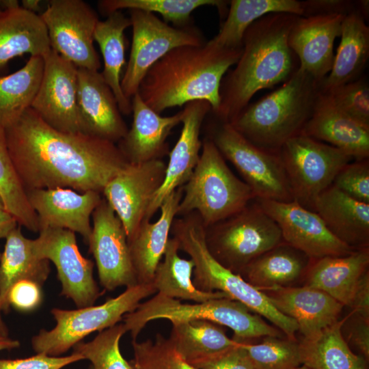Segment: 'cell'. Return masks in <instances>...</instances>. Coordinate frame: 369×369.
Returning <instances> with one entry per match:
<instances>
[{
	"label": "cell",
	"mask_w": 369,
	"mask_h": 369,
	"mask_svg": "<svg viewBox=\"0 0 369 369\" xmlns=\"http://www.w3.org/2000/svg\"><path fill=\"white\" fill-rule=\"evenodd\" d=\"M5 131L10 159L26 191L68 188L102 193L129 163L115 144L58 131L31 107Z\"/></svg>",
	"instance_id": "6da1fadb"
},
{
	"label": "cell",
	"mask_w": 369,
	"mask_h": 369,
	"mask_svg": "<svg viewBox=\"0 0 369 369\" xmlns=\"http://www.w3.org/2000/svg\"><path fill=\"white\" fill-rule=\"evenodd\" d=\"M298 17L271 13L247 29L241 57L221 81L219 108L210 111L217 119L231 123L256 92L285 82L298 69L297 58L288 43Z\"/></svg>",
	"instance_id": "7a4b0ae2"
},
{
	"label": "cell",
	"mask_w": 369,
	"mask_h": 369,
	"mask_svg": "<svg viewBox=\"0 0 369 369\" xmlns=\"http://www.w3.org/2000/svg\"><path fill=\"white\" fill-rule=\"evenodd\" d=\"M243 47L220 46L211 40L201 45L175 48L152 65L143 78L137 93L152 110H164L204 100L217 111L221 81L235 65Z\"/></svg>",
	"instance_id": "3957f363"
},
{
	"label": "cell",
	"mask_w": 369,
	"mask_h": 369,
	"mask_svg": "<svg viewBox=\"0 0 369 369\" xmlns=\"http://www.w3.org/2000/svg\"><path fill=\"white\" fill-rule=\"evenodd\" d=\"M320 92V82L299 67L279 87L249 104L230 123L256 146L278 153L299 135Z\"/></svg>",
	"instance_id": "277c9868"
},
{
	"label": "cell",
	"mask_w": 369,
	"mask_h": 369,
	"mask_svg": "<svg viewBox=\"0 0 369 369\" xmlns=\"http://www.w3.org/2000/svg\"><path fill=\"white\" fill-rule=\"evenodd\" d=\"M171 234L177 241L179 250L193 262L192 280L198 290L224 293L270 321L286 337L297 340L298 326L292 319L278 311L262 291L224 267L212 256L205 241V227L196 213L176 217Z\"/></svg>",
	"instance_id": "5b68a950"
},
{
	"label": "cell",
	"mask_w": 369,
	"mask_h": 369,
	"mask_svg": "<svg viewBox=\"0 0 369 369\" xmlns=\"http://www.w3.org/2000/svg\"><path fill=\"white\" fill-rule=\"evenodd\" d=\"M156 319H167L170 322L193 319L212 321L231 329L234 332L233 339L239 342L268 336H284L282 331L268 324L262 316L230 298L183 303L180 300L156 293L126 314L122 323L134 340L149 322Z\"/></svg>",
	"instance_id": "8992f818"
},
{
	"label": "cell",
	"mask_w": 369,
	"mask_h": 369,
	"mask_svg": "<svg viewBox=\"0 0 369 369\" xmlns=\"http://www.w3.org/2000/svg\"><path fill=\"white\" fill-rule=\"evenodd\" d=\"M182 189L177 217L195 212L205 228L237 213L255 199L209 138L202 141L199 161Z\"/></svg>",
	"instance_id": "52a82bcc"
},
{
	"label": "cell",
	"mask_w": 369,
	"mask_h": 369,
	"mask_svg": "<svg viewBox=\"0 0 369 369\" xmlns=\"http://www.w3.org/2000/svg\"><path fill=\"white\" fill-rule=\"evenodd\" d=\"M155 292L152 284H138L100 305L76 310L53 308L51 312L56 325L51 330L41 329L32 338L31 346L37 354L60 356L90 333L118 324Z\"/></svg>",
	"instance_id": "ba28073f"
},
{
	"label": "cell",
	"mask_w": 369,
	"mask_h": 369,
	"mask_svg": "<svg viewBox=\"0 0 369 369\" xmlns=\"http://www.w3.org/2000/svg\"><path fill=\"white\" fill-rule=\"evenodd\" d=\"M205 241L212 256L234 273L283 243L277 223L256 203L205 228Z\"/></svg>",
	"instance_id": "9c48e42d"
},
{
	"label": "cell",
	"mask_w": 369,
	"mask_h": 369,
	"mask_svg": "<svg viewBox=\"0 0 369 369\" xmlns=\"http://www.w3.org/2000/svg\"><path fill=\"white\" fill-rule=\"evenodd\" d=\"M278 154L293 200L313 211L318 195L353 159L328 144L301 134L286 141Z\"/></svg>",
	"instance_id": "30bf717a"
},
{
	"label": "cell",
	"mask_w": 369,
	"mask_h": 369,
	"mask_svg": "<svg viewBox=\"0 0 369 369\" xmlns=\"http://www.w3.org/2000/svg\"><path fill=\"white\" fill-rule=\"evenodd\" d=\"M217 120L219 122L208 138L223 158L235 167L255 199L293 200L279 154L256 146L229 122Z\"/></svg>",
	"instance_id": "8fae6325"
},
{
	"label": "cell",
	"mask_w": 369,
	"mask_h": 369,
	"mask_svg": "<svg viewBox=\"0 0 369 369\" xmlns=\"http://www.w3.org/2000/svg\"><path fill=\"white\" fill-rule=\"evenodd\" d=\"M133 38L129 59L121 79L124 96L131 100L150 68L171 50L183 45L206 42L199 30L191 26L176 27L154 14L129 10Z\"/></svg>",
	"instance_id": "7c38bea8"
},
{
	"label": "cell",
	"mask_w": 369,
	"mask_h": 369,
	"mask_svg": "<svg viewBox=\"0 0 369 369\" xmlns=\"http://www.w3.org/2000/svg\"><path fill=\"white\" fill-rule=\"evenodd\" d=\"M39 16L51 49L77 68L98 71L100 62L93 42L99 19L89 4L82 0H52Z\"/></svg>",
	"instance_id": "4fadbf2b"
},
{
	"label": "cell",
	"mask_w": 369,
	"mask_h": 369,
	"mask_svg": "<svg viewBox=\"0 0 369 369\" xmlns=\"http://www.w3.org/2000/svg\"><path fill=\"white\" fill-rule=\"evenodd\" d=\"M32 249L38 258L55 265L61 295L71 299L77 308L95 303L101 292L94 278V262L81 254L74 232L59 228L42 230L32 240Z\"/></svg>",
	"instance_id": "5bb4252c"
},
{
	"label": "cell",
	"mask_w": 369,
	"mask_h": 369,
	"mask_svg": "<svg viewBox=\"0 0 369 369\" xmlns=\"http://www.w3.org/2000/svg\"><path fill=\"white\" fill-rule=\"evenodd\" d=\"M256 200L259 207L277 223L283 241L311 260L346 256L356 250L336 238L315 211L307 209L295 200Z\"/></svg>",
	"instance_id": "9a60e30c"
},
{
	"label": "cell",
	"mask_w": 369,
	"mask_h": 369,
	"mask_svg": "<svg viewBox=\"0 0 369 369\" xmlns=\"http://www.w3.org/2000/svg\"><path fill=\"white\" fill-rule=\"evenodd\" d=\"M90 252L96 262L101 286L107 290L138 284L124 228L103 197L92 213Z\"/></svg>",
	"instance_id": "2e32d148"
},
{
	"label": "cell",
	"mask_w": 369,
	"mask_h": 369,
	"mask_svg": "<svg viewBox=\"0 0 369 369\" xmlns=\"http://www.w3.org/2000/svg\"><path fill=\"white\" fill-rule=\"evenodd\" d=\"M43 59V74L31 108L58 131L82 133L77 106L78 68L53 49Z\"/></svg>",
	"instance_id": "e0dca14e"
},
{
	"label": "cell",
	"mask_w": 369,
	"mask_h": 369,
	"mask_svg": "<svg viewBox=\"0 0 369 369\" xmlns=\"http://www.w3.org/2000/svg\"><path fill=\"white\" fill-rule=\"evenodd\" d=\"M166 166L162 159L128 163L105 187L102 195L121 221L127 239L144 219L163 182Z\"/></svg>",
	"instance_id": "ac0fdd59"
},
{
	"label": "cell",
	"mask_w": 369,
	"mask_h": 369,
	"mask_svg": "<svg viewBox=\"0 0 369 369\" xmlns=\"http://www.w3.org/2000/svg\"><path fill=\"white\" fill-rule=\"evenodd\" d=\"M26 192L38 217L39 232L46 228L66 229L80 234L88 244L92 229L90 217L102 199L101 193H79L68 188Z\"/></svg>",
	"instance_id": "d6986e66"
},
{
	"label": "cell",
	"mask_w": 369,
	"mask_h": 369,
	"mask_svg": "<svg viewBox=\"0 0 369 369\" xmlns=\"http://www.w3.org/2000/svg\"><path fill=\"white\" fill-rule=\"evenodd\" d=\"M77 106L81 133L114 144L128 130L101 72L78 68Z\"/></svg>",
	"instance_id": "ffe728a7"
},
{
	"label": "cell",
	"mask_w": 369,
	"mask_h": 369,
	"mask_svg": "<svg viewBox=\"0 0 369 369\" xmlns=\"http://www.w3.org/2000/svg\"><path fill=\"white\" fill-rule=\"evenodd\" d=\"M210 111V104L204 100L191 101L184 105L180 137L169 152L163 182L152 200L144 219L150 221L164 200L183 187L190 178L202 147L200 138L201 127Z\"/></svg>",
	"instance_id": "44dd1931"
},
{
	"label": "cell",
	"mask_w": 369,
	"mask_h": 369,
	"mask_svg": "<svg viewBox=\"0 0 369 369\" xmlns=\"http://www.w3.org/2000/svg\"><path fill=\"white\" fill-rule=\"evenodd\" d=\"M344 16H299L289 33L288 43L299 61V68L320 83L331 69L333 44L340 36Z\"/></svg>",
	"instance_id": "7402d4cb"
},
{
	"label": "cell",
	"mask_w": 369,
	"mask_h": 369,
	"mask_svg": "<svg viewBox=\"0 0 369 369\" xmlns=\"http://www.w3.org/2000/svg\"><path fill=\"white\" fill-rule=\"evenodd\" d=\"M300 134L325 141L355 160L368 159L369 126L343 112L327 94L320 92Z\"/></svg>",
	"instance_id": "603a6c76"
},
{
	"label": "cell",
	"mask_w": 369,
	"mask_h": 369,
	"mask_svg": "<svg viewBox=\"0 0 369 369\" xmlns=\"http://www.w3.org/2000/svg\"><path fill=\"white\" fill-rule=\"evenodd\" d=\"M133 122L118 147L129 163L162 159L169 154L167 139L172 130L182 122V110L170 116H161L141 99L138 93L131 98Z\"/></svg>",
	"instance_id": "cb8c5ba5"
},
{
	"label": "cell",
	"mask_w": 369,
	"mask_h": 369,
	"mask_svg": "<svg viewBox=\"0 0 369 369\" xmlns=\"http://www.w3.org/2000/svg\"><path fill=\"white\" fill-rule=\"evenodd\" d=\"M262 292L278 311L297 323L303 338L313 336L336 323L344 307L325 292L305 285Z\"/></svg>",
	"instance_id": "d4e9b609"
},
{
	"label": "cell",
	"mask_w": 369,
	"mask_h": 369,
	"mask_svg": "<svg viewBox=\"0 0 369 369\" xmlns=\"http://www.w3.org/2000/svg\"><path fill=\"white\" fill-rule=\"evenodd\" d=\"M182 194V187L172 192L161 205L159 219L154 222L144 219L128 239L138 284L152 283L156 268L163 258Z\"/></svg>",
	"instance_id": "484cf974"
},
{
	"label": "cell",
	"mask_w": 369,
	"mask_h": 369,
	"mask_svg": "<svg viewBox=\"0 0 369 369\" xmlns=\"http://www.w3.org/2000/svg\"><path fill=\"white\" fill-rule=\"evenodd\" d=\"M314 211L342 243L354 249L368 247L369 204L357 201L331 185L316 200Z\"/></svg>",
	"instance_id": "4316f807"
},
{
	"label": "cell",
	"mask_w": 369,
	"mask_h": 369,
	"mask_svg": "<svg viewBox=\"0 0 369 369\" xmlns=\"http://www.w3.org/2000/svg\"><path fill=\"white\" fill-rule=\"evenodd\" d=\"M368 247L342 256L312 260L303 285L318 288L349 307L363 275L368 271Z\"/></svg>",
	"instance_id": "83f0119b"
},
{
	"label": "cell",
	"mask_w": 369,
	"mask_h": 369,
	"mask_svg": "<svg viewBox=\"0 0 369 369\" xmlns=\"http://www.w3.org/2000/svg\"><path fill=\"white\" fill-rule=\"evenodd\" d=\"M51 49L47 29L39 14L21 6L0 11V73L16 57L28 53L43 57Z\"/></svg>",
	"instance_id": "f1b7e54d"
},
{
	"label": "cell",
	"mask_w": 369,
	"mask_h": 369,
	"mask_svg": "<svg viewBox=\"0 0 369 369\" xmlns=\"http://www.w3.org/2000/svg\"><path fill=\"white\" fill-rule=\"evenodd\" d=\"M340 37L331 69L320 83L323 93L359 78L368 59L369 27L360 14L354 12L344 16Z\"/></svg>",
	"instance_id": "f546056e"
},
{
	"label": "cell",
	"mask_w": 369,
	"mask_h": 369,
	"mask_svg": "<svg viewBox=\"0 0 369 369\" xmlns=\"http://www.w3.org/2000/svg\"><path fill=\"white\" fill-rule=\"evenodd\" d=\"M312 260L284 242L249 262L238 275L260 291L296 286L303 280Z\"/></svg>",
	"instance_id": "4dcf8cb0"
},
{
	"label": "cell",
	"mask_w": 369,
	"mask_h": 369,
	"mask_svg": "<svg viewBox=\"0 0 369 369\" xmlns=\"http://www.w3.org/2000/svg\"><path fill=\"white\" fill-rule=\"evenodd\" d=\"M50 262L38 258L33 252L32 239L25 237L20 227L14 228L5 237L0 257V308L8 312V295L12 287L21 280H31L41 286L50 274Z\"/></svg>",
	"instance_id": "1f68e13d"
},
{
	"label": "cell",
	"mask_w": 369,
	"mask_h": 369,
	"mask_svg": "<svg viewBox=\"0 0 369 369\" xmlns=\"http://www.w3.org/2000/svg\"><path fill=\"white\" fill-rule=\"evenodd\" d=\"M107 17L106 20L98 21L94 34L103 57L104 68L101 74L113 92L121 113L129 115L132 113V102L122 92L121 72L125 64L124 33L131 26V20L121 11L114 12Z\"/></svg>",
	"instance_id": "d6a6232c"
},
{
	"label": "cell",
	"mask_w": 369,
	"mask_h": 369,
	"mask_svg": "<svg viewBox=\"0 0 369 369\" xmlns=\"http://www.w3.org/2000/svg\"><path fill=\"white\" fill-rule=\"evenodd\" d=\"M171 323L169 340L191 365L239 344L226 335L224 327L212 321L193 319Z\"/></svg>",
	"instance_id": "836d02e7"
},
{
	"label": "cell",
	"mask_w": 369,
	"mask_h": 369,
	"mask_svg": "<svg viewBox=\"0 0 369 369\" xmlns=\"http://www.w3.org/2000/svg\"><path fill=\"white\" fill-rule=\"evenodd\" d=\"M179 251L177 241L172 236L169 237L151 283L157 293L172 299L195 303L229 298L221 292L198 290L192 280L193 262L191 259L181 258L178 254Z\"/></svg>",
	"instance_id": "e575fe53"
},
{
	"label": "cell",
	"mask_w": 369,
	"mask_h": 369,
	"mask_svg": "<svg viewBox=\"0 0 369 369\" xmlns=\"http://www.w3.org/2000/svg\"><path fill=\"white\" fill-rule=\"evenodd\" d=\"M342 319L299 342L301 364L310 369H368L366 360L344 340Z\"/></svg>",
	"instance_id": "d590c367"
},
{
	"label": "cell",
	"mask_w": 369,
	"mask_h": 369,
	"mask_svg": "<svg viewBox=\"0 0 369 369\" xmlns=\"http://www.w3.org/2000/svg\"><path fill=\"white\" fill-rule=\"evenodd\" d=\"M219 33L211 40L217 45L229 49L243 47L247 29L256 20L271 13H287L302 16L300 1L297 0H232Z\"/></svg>",
	"instance_id": "8d00e7d4"
},
{
	"label": "cell",
	"mask_w": 369,
	"mask_h": 369,
	"mask_svg": "<svg viewBox=\"0 0 369 369\" xmlns=\"http://www.w3.org/2000/svg\"><path fill=\"white\" fill-rule=\"evenodd\" d=\"M44 59L31 56L17 71L0 77V126L4 129L16 122L29 107L39 89Z\"/></svg>",
	"instance_id": "74e56055"
},
{
	"label": "cell",
	"mask_w": 369,
	"mask_h": 369,
	"mask_svg": "<svg viewBox=\"0 0 369 369\" xmlns=\"http://www.w3.org/2000/svg\"><path fill=\"white\" fill-rule=\"evenodd\" d=\"M229 2L221 0H102L98 1V6L101 14L107 16L122 9L139 10L159 13L164 22H170L176 27H186L190 26L191 13L197 8L215 6L221 17H225Z\"/></svg>",
	"instance_id": "f35d334b"
},
{
	"label": "cell",
	"mask_w": 369,
	"mask_h": 369,
	"mask_svg": "<svg viewBox=\"0 0 369 369\" xmlns=\"http://www.w3.org/2000/svg\"><path fill=\"white\" fill-rule=\"evenodd\" d=\"M0 195L5 209L18 225L39 232L38 217L30 206L10 159L5 129L0 126Z\"/></svg>",
	"instance_id": "ab89813d"
},
{
	"label": "cell",
	"mask_w": 369,
	"mask_h": 369,
	"mask_svg": "<svg viewBox=\"0 0 369 369\" xmlns=\"http://www.w3.org/2000/svg\"><path fill=\"white\" fill-rule=\"evenodd\" d=\"M259 342H241L256 369H293L301 365L297 340L264 336Z\"/></svg>",
	"instance_id": "60d3db41"
},
{
	"label": "cell",
	"mask_w": 369,
	"mask_h": 369,
	"mask_svg": "<svg viewBox=\"0 0 369 369\" xmlns=\"http://www.w3.org/2000/svg\"><path fill=\"white\" fill-rule=\"evenodd\" d=\"M125 333L124 324H117L98 332L90 342L77 343L72 353L89 360L94 369H135L120 351V341Z\"/></svg>",
	"instance_id": "b9f144b4"
},
{
	"label": "cell",
	"mask_w": 369,
	"mask_h": 369,
	"mask_svg": "<svg viewBox=\"0 0 369 369\" xmlns=\"http://www.w3.org/2000/svg\"><path fill=\"white\" fill-rule=\"evenodd\" d=\"M135 369H195L176 351L169 338L156 334L154 340L132 341Z\"/></svg>",
	"instance_id": "7bdbcfd3"
},
{
	"label": "cell",
	"mask_w": 369,
	"mask_h": 369,
	"mask_svg": "<svg viewBox=\"0 0 369 369\" xmlns=\"http://www.w3.org/2000/svg\"><path fill=\"white\" fill-rule=\"evenodd\" d=\"M325 94L343 112L357 122L369 126V83L365 76Z\"/></svg>",
	"instance_id": "ee69618b"
},
{
	"label": "cell",
	"mask_w": 369,
	"mask_h": 369,
	"mask_svg": "<svg viewBox=\"0 0 369 369\" xmlns=\"http://www.w3.org/2000/svg\"><path fill=\"white\" fill-rule=\"evenodd\" d=\"M332 185L352 198L369 204V161L356 160L345 165Z\"/></svg>",
	"instance_id": "f6af8a7d"
},
{
	"label": "cell",
	"mask_w": 369,
	"mask_h": 369,
	"mask_svg": "<svg viewBox=\"0 0 369 369\" xmlns=\"http://www.w3.org/2000/svg\"><path fill=\"white\" fill-rule=\"evenodd\" d=\"M342 334L367 361L369 359V318L351 312L342 318Z\"/></svg>",
	"instance_id": "bcb514c9"
},
{
	"label": "cell",
	"mask_w": 369,
	"mask_h": 369,
	"mask_svg": "<svg viewBox=\"0 0 369 369\" xmlns=\"http://www.w3.org/2000/svg\"><path fill=\"white\" fill-rule=\"evenodd\" d=\"M84 360L72 353L70 355L53 357L44 354L14 359H0V369H62L71 364Z\"/></svg>",
	"instance_id": "7dc6e473"
},
{
	"label": "cell",
	"mask_w": 369,
	"mask_h": 369,
	"mask_svg": "<svg viewBox=\"0 0 369 369\" xmlns=\"http://www.w3.org/2000/svg\"><path fill=\"white\" fill-rule=\"evenodd\" d=\"M192 366L195 369H256L241 342L235 347Z\"/></svg>",
	"instance_id": "c3c4849f"
},
{
	"label": "cell",
	"mask_w": 369,
	"mask_h": 369,
	"mask_svg": "<svg viewBox=\"0 0 369 369\" xmlns=\"http://www.w3.org/2000/svg\"><path fill=\"white\" fill-rule=\"evenodd\" d=\"M42 300L41 286L31 280L16 282L8 295L10 305L21 312L35 310L40 305Z\"/></svg>",
	"instance_id": "681fc988"
},
{
	"label": "cell",
	"mask_w": 369,
	"mask_h": 369,
	"mask_svg": "<svg viewBox=\"0 0 369 369\" xmlns=\"http://www.w3.org/2000/svg\"><path fill=\"white\" fill-rule=\"evenodd\" d=\"M300 3L303 11L301 17L330 14L346 16L357 12L356 1L307 0L300 1Z\"/></svg>",
	"instance_id": "f907efd6"
},
{
	"label": "cell",
	"mask_w": 369,
	"mask_h": 369,
	"mask_svg": "<svg viewBox=\"0 0 369 369\" xmlns=\"http://www.w3.org/2000/svg\"><path fill=\"white\" fill-rule=\"evenodd\" d=\"M349 308L365 317L369 318V272L362 277L354 294Z\"/></svg>",
	"instance_id": "816d5d0a"
},
{
	"label": "cell",
	"mask_w": 369,
	"mask_h": 369,
	"mask_svg": "<svg viewBox=\"0 0 369 369\" xmlns=\"http://www.w3.org/2000/svg\"><path fill=\"white\" fill-rule=\"evenodd\" d=\"M15 218L5 210H0V239L5 238L8 234L16 227Z\"/></svg>",
	"instance_id": "f5cc1de1"
},
{
	"label": "cell",
	"mask_w": 369,
	"mask_h": 369,
	"mask_svg": "<svg viewBox=\"0 0 369 369\" xmlns=\"http://www.w3.org/2000/svg\"><path fill=\"white\" fill-rule=\"evenodd\" d=\"M20 346V342L13 339L9 335L0 333V351L4 350H12Z\"/></svg>",
	"instance_id": "db71d44e"
},
{
	"label": "cell",
	"mask_w": 369,
	"mask_h": 369,
	"mask_svg": "<svg viewBox=\"0 0 369 369\" xmlns=\"http://www.w3.org/2000/svg\"><path fill=\"white\" fill-rule=\"evenodd\" d=\"M21 7L25 10L36 14L41 10V1L40 0H23Z\"/></svg>",
	"instance_id": "11a10c76"
},
{
	"label": "cell",
	"mask_w": 369,
	"mask_h": 369,
	"mask_svg": "<svg viewBox=\"0 0 369 369\" xmlns=\"http://www.w3.org/2000/svg\"><path fill=\"white\" fill-rule=\"evenodd\" d=\"M20 5L16 0H0V9L8 10L20 8Z\"/></svg>",
	"instance_id": "9f6ffc18"
},
{
	"label": "cell",
	"mask_w": 369,
	"mask_h": 369,
	"mask_svg": "<svg viewBox=\"0 0 369 369\" xmlns=\"http://www.w3.org/2000/svg\"><path fill=\"white\" fill-rule=\"evenodd\" d=\"M1 252L0 251V257H1ZM1 312H2L0 308V333L5 335H9L8 329L2 319Z\"/></svg>",
	"instance_id": "6f0895ef"
},
{
	"label": "cell",
	"mask_w": 369,
	"mask_h": 369,
	"mask_svg": "<svg viewBox=\"0 0 369 369\" xmlns=\"http://www.w3.org/2000/svg\"><path fill=\"white\" fill-rule=\"evenodd\" d=\"M0 210H5V207H4L3 200H2L1 197V195H0Z\"/></svg>",
	"instance_id": "680465c9"
},
{
	"label": "cell",
	"mask_w": 369,
	"mask_h": 369,
	"mask_svg": "<svg viewBox=\"0 0 369 369\" xmlns=\"http://www.w3.org/2000/svg\"><path fill=\"white\" fill-rule=\"evenodd\" d=\"M293 369H310V368H308V367H306V366H305L303 365H301V366H298L297 368H295Z\"/></svg>",
	"instance_id": "91938a15"
},
{
	"label": "cell",
	"mask_w": 369,
	"mask_h": 369,
	"mask_svg": "<svg viewBox=\"0 0 369 369\" xmlns=\"http://www.w3.org/2000/svg\"><path fill=\"white\" fill-rule=\"evenodd\" d=\"M89 369H94L92 366H90V368H89Z\"/></svg>",
	"instance_id": "94428289"
},
{
	"label": "cell",
	"mask_w": 369,
	"mask_h": 369,
	"mask_svg": "<svg viewBox=\"0 0 369 369\" xmlns=\"http://www.w3.org/2000/svg\"><path fill=\"white\" fill-rule=\"evenodd\" d=\"M0 11H1V10L0 9Z\"/></svg>",
	"instance_id": "6125c7cd"
}]
</instances>
